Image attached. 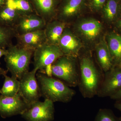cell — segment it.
Returning <instances> with one entry per match:
<instances>
[{"label":"cell","instance_id":"f546056e","mask_svg":"<svg viewBox=\"0 0 121 121\" xmlns=\"http://www.w3.org/2000/svg\"><path fill=\"white\" fill-rule=\"evenodd\" d=\"M7 52V49L0 48V59L2 56H4Z\"/></svg>","mask_w":121,"mask_h":121},{"label":"cell","instance_id":"484cf974","mask_svg":"<svg viewBox=\"0 0 121 121\" xmlns=\"http://www.w3.org/2000/svg\"><path fill=\"white\" fill-rule=\"evenodd\" d=\"M110 98L117 101H121V88L115 94L111 96Z\"/></svg>","mask_w":121,"mask_h":121},{"label":"cell","instance_id":"30bf717a","mask_svg":"<svg viewBox=\"0 0 121 121\" xmlns=\"http://www.w3.org/2000/svg\"><path fill=\"white\" fill-rule=\"evenodd\" d=\"M59 47L64 55L77 58L82 47L79 39L67 27L59 41Z\"/></svg>","mask_w":121,"mask_h":121},{"label":"cell","instance_id":"4fadbf2b","mask_svg":"<svg viewBox=\"0 0 121 121\" xmlns=\"http://www.w3.org/2000/svg\"><path fill=\"white\" fill-rule=\"evenodd\" d=\"M102 28L100 21L93 18L84 19L77 26L78 32L89 41H93L97 39L101 34Z\"/></svg>","mask_w":121,"mask_h":121},{"label":"cell","instance_id":"277c9868","mask_svg":"<svg viewBox=\"0 0 121 121\" xmlns=\"http://www.w3.org/2000/svg\"><path fill=\"white\" fill-rule=\"evenodd\" d=\"M76 58L64 55L52 64V76L69 87L78 86L79 69Z\"/></svg>","mask_w":121,"mask_h":121},{"label":"cell","instance_id":"8fae6325","mask_svg":"<svg viewBox=\"0 0 121 121\" xmlns=\"http://www.w3.org/2000/svg\"><path fill=\"white\" fill-rule=\"evenodd\" d=\"M46 22L36 14L22 16L14 27L17 35L44 29Z\"/></svg>","mask_w":121,"mask_h":121},{"label":"cell","instance_id":"7c38bea8","mask_svg":"<svg viewBox=\"0 0 121 121\" xmlns=\"http://www.w3.org/2000/svg\"><path fill=\"white\" fill-rule=\"evenodd\" d=\"M15 38L17 41V45L21 47L33 51L47 43L44 29L22 35H17Z\"/></svg>","mask_w":121,"mask_h":121},{"label":"cell","instance_id":"f1b7e54d","mask_svg":"<svg viewBox=\"0 0 121 121\" xmlns=\"http://www.w3.org/2000/svg\"><path fill=\"white\" fill-rule=\"evenodd\" d=\"M115 107L121 111V101H117L114 105ZM121 118V116L120 117Z\"/></svg>","mask_w":121,"mask_h":121},{"label":"cell","instance_id":"603a6c76","mask_svg":"<svg viewBox=\"0 0 121 121\" xmlns=\"http://www.w3.org/2000/svg\"><path fill=\"white\" fill-rule=\"evenodd\" d=\"M16 35L13 28L0 24V48L7 49L13 44L12 41Z\"/></svg>","mask_w":121,"mask_h":121},{"label":"cell","instance_id":"5bb4252c","mask_svg":"<svg viewBox=\"0 0 121 121\" xmlns=\"http://www.w3.org/2000/svg\"><path fill=\"white\" fill-rule=\"evenodd\" d=\"M67 24L55 19L46 23L44 28L47 43L58 45Z\"/></svg>","mask_w":121,"mask_h":121},{"label":"cell","instance_id":"cb8c5ba5","mask_svg":"<svg viewBox=\"0 0 121 121\" xmlns=\"http://www.w3.org/2000/svg\"><path fill=\"white\" fill-rule=\"evenodd\" d=\"M94 121H121L120 117L115 116L111 110L100 109L95 117Z\"/></svg>","mask_w":121,"mask_h":121},{"label":"cell","instance_id":"ac0fdd59","mask_svg":"<svg viewBox=\"0 0 121 121\" xmlns=\"http://www.w3.org/2000/svg\"><path fill=\"white\" fill-rule=\"evenodd\" d=\"M36 9V13L46 23L56 19L55 0H33Z\"/></svg>","mask_w":121,"mask_h":121},{"label":"cell","instance_id":"52a82bcc","mask_svg":"<svg viewBox=\"0 0 121 121\" xmlns=\"http://www.w3.org/2000/svg\"><path fill=\"white\" fill-rule=\"evenodd\" d=\"M37 72L33 69L25 74L19 80L20 86L18 93L28 106L39 101L41 97L36 78Z\"/></svg>","mask_w":121,"mask_h":121},{"label":"cell","instance_id":"ffe728a7","mask_svg":"<svg viewBox=\"0 0 121 121\" xmlns=\"http://www.w3.org/2000/svg\"><path fill=\"white\" fill-rule=\"evenodd\" d=\"M22 16L17 11L5 5L0 9V24L13 28Z\"/></svg>","mask_w":121,"mask_h":121},{"label":"cell","instance_id":"d6986e66","mask_svg":"<svg viewBox=\"0 0 121 121\" xmlns=\"http://www.w3.org/2000/svg\"><path fill=\"white\" fill-rule=\"evenodd\" d=\"M8 71L0 68V75H3L4 78V82L2 89L0 90V94L4 96H13L18 93L20 81L13 76H8L7 74Z\"/></svg>","mask_w":121,"mask_h":121},{"label":"cell","instance_id":"44dd1931","mask_svg":"<svg viewBox=\"0 0 121 121\" xmlns=\"http://www.w3.org/2000/svg\"><path fill=\"white\" fill-rule=\"evenodd\" d=\"M103 9L104 18L109 23H115L121 15L119 14L120 6L118 0H108Z\"/></svg>","mask_w":121,"mask_h":121},{"label":"cell","instance_id":"4316f807","mask_svg":"<svg viewBox=\"0 0 121 121\" xmlns=\"http://www.w3.org/2000/svg\"><path fill=\"white\" fill-rule=\"evenodd\" d=\"M44 73L49 77H52V64L48 65L46 67Z\"/></svg>","mask_w":121,"mask_h":121},{"label":"cell","instance_id":"ba28073f","mask_svg":"<svg viewBox=\"0 0 121 121\" xmlns=\"http://www.w3.org/2000/svg\"><path fill=\"white\" fill-rule=\"evenodd\" d=\"M121 88V67L113 66L110 70L104 72L97 95L99 97H110Z\"/></svg>","mask_w":121,"mask_h":121},{"label":"cell","instance_id":"6da1fadb","mask_svg":"<svg viewBox=\"0 0 121 121\" xmlns=\"http://www.w3.org/2000/svg\"><path fill=\"white\" fill-rule=\"evenodd\" d=\"M79 80L78 86L84 98H91L97 95L104 74L97 68L90 55H84L80 59Z\"/></svg>","mask_w":121,"mask_h":121},{"label":"cell","instance_id":"7a4b0ae2","mask_svg":"<svg viewBox=\"0 0 121 121\" xmlns=\"http://www.w3.org/2000/svg\"><path fill=\"white\" fill-rule=\"evenodd\" d=\"M36 77L41 97L44 99L65 103L71 101L75 95V91L56 78L39 72Z\"/></svg>","mask_w":121,"mask_h":121},{"label":"cell","instance_id":"2e32d148","mask_svg":"<svg viewBox=\"0 0 121 121\" xmlns=\"http://www.w3.org/2000/svg\"><path fill=\"white\" fill-rule=\"evenodd\" d=\"M95 54L98 63L104 72L110 70L113 66L112 57L106 40L102 39L95 46Z\"/></svg>","mask_w":121,"mask_h":121},{"label":"cell","instance_id":"3957f363","mask_svg":"<svg viewBox=\"0 0 121 121\" xmlns=\"http://www.w3.org/2000/svg\"><path fill=\"white\" fill-rule=\"evenodd\" d=\"M4 60L8 71L12 76L20 80L28 72L32 56L34 51L12 44L7 48Z\"/></svg>","mask_w":121,"mask_h":121},{"label":"cell","instance_id":"8992f818","mask_svg":"<svg viewBox=\"0 0 121 121\" xmlns=\"http://www.w3.org/2000/svg\"><path fill=\"white\" fill-rule=\"evenodd\" d=\"M54 103L47 99L33 103L21 115L27 121H52L54 119Z\"/></svg>","mask_w":121,"mask_h":121},{"label":"cell","instance_id":"1f68e13d","mask_svg":"<svg viewBox=\"0 0 121 121\" xmlns=\"http://www.w3.org/2000/svg\"></svg>","mask_w":121,"mask_h":121},{"label":"cell","instance_id":"9c48e42d","mask_svg":"<svg viewBox=\"0 0 121 121\" xmlns=\"http://www.w3.org/2000/svg\"><path fill=\"white\" fill-rule=\"evenodd\" d=\"M28 106L18 93L13 96L0 95V115L2 117L21 115Z\"/></svg>","mask_w":121,"mask_h":121},{"label":"cell","instance_id":"d4e9b609","mask_svg":"<svg viewBox=\"0 0 121 121\" xmlns=\"http://www.w3.org/2000/svg\"><path fill=\"white\" fill-rule=\"evenodd\" d=\"M106 1L107 0H90V4L93 9L98 11L103 9Z\"/></svg>","mask_w":121,"mask_h":121},{"label":"cell","instance_id":"9a60e30c","mask_svg":"<svg viewBox=\"0 0 121 121\" xmlns=\"http://www.w3.org/2000/svg\"><path fill=\"white\" fill-rule=\"evenodd\" d=\"M85 0H66L60 9L56 19L67 24L82 7Z\"/></svg>","mask_w":121,"mask_h":121},{"label":"cell","instance_id":"4dcf8cb0","mask_svg":"<svg viewBox=\"0 0 121 121\" xmlns=\"http://www.w3.org/2000/svg\"><path fill=\"white\" fill-rule=\"evenodd\" d=\"M7 0H0V9L5 5Z\"/></svg>","mask_w":121,"mask_h":121},{"label":"cell","instance_id":"7402d4cb","mask_svg":"<svg viewBox=\"0 0 121 121\" xmlns=\"http://www.w3.org/2000/svg\"><path fill=\"white\" fill-rule=\"evenodd\" d=\"M6 4L17 11L22 16L36 14L27 0H7Z\"/></svg>","mask_w":121,"mask_h":121},{"label":"cell","instance_id":"e0dca14e","mask_svg":"<svg viewBox=\"0 0 121 121\" xmlns=\"http://www.w3.org/2000/svg\"><path fill=\"white\" fill-rule=\"evenodd\" d=\"M106 41L112 60L113 66L121 67V35L110 33L107 36Z\"/></svg>","mask_w":121,"mask_h":121},{"label":"cell","instance_id":"83f0119b","mask_svg":"<svg viewBox=\"0 0 121 121\" xmlns=\"http://www.w3.org/2000/svg\"><path fill=\"white\" fill-rule=\"evenodd\" d=\"M115 23L117 29L121 32V15L115 22Z\"/></svg>","mask_w":121,"mask_h":121},{"label":"cell","instance_id":"5b68a950","mask_svg":"<svg viewBox=\"0 0 121 121\" xmlns=\"http://www.w3.org/2000/svg\"><path fill=\"white\" fill-rule=\"evenodd\" d=\"M64 55L58 45L44 44L34 51L33 69L44 73L47 66L52 65Z\"/></svg>","mask_w":121,"mask_h":121}]
</instances>
